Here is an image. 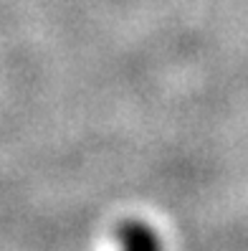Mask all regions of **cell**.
Instances as JSON below:
<instances>
[{"label": "cell", "mask_w": 248, "mask_h": 251, "mask_svg": "<svg viewBox=\"0 0 248 251\" xmlns=\"http://www.w3.org/2000/svg\"><path fill=\"white\" fill-rule=\"evenodd\" d=\"M122 251H159L157 236L142 224H129L122 228Z\"/></svg>", "instance_id": "6da1fadb"}]
</instances>
